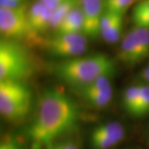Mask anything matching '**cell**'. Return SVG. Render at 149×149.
<instances>
[{"mask_svg":"<svg viewBox=\"0 0 149 149\" xmlns=\"http://www.w3.org/2000/svg\"><path fill=\"white\" fill-rule=\"evenodd\" d=\"M140 85V102H139L138 117L149 114V85L141 83Z\"/></svg>","mask_w":149,"mask_h":149,"instance_id":"ac0fdd59","label":"cell"},{"mask_svg":"<svg viewBox=\"0 0 149 149\" xmlns=\"http://www.w3.org/2000/svg\"><path fill=\"white\" fill-rule=\"evenodd\" d=\"M79 119L74 102L65 93L55 89L43 91L27 135L36 146H47L70 131Z\"/></svg>","mask_w":149,"mask_h":149,"instance_id":"6da1fadb","label":"cell"},{"mask_svg":"<svg viewBox=\"0 0 149 149\" xmlns=\"http://www.w3.org/2000/svg\"><path fill=\"white\" fill-rule=\"evenodd\" d=\"M125 134H117L98 138H90V143L92 149H110L123 140Z\"/></svg>","mask_w":149,"mask_h":149,"instance_id":"2e32d148","label":"cell"},{"mask_svg":"<svg viewBox=\"0 0 149 149\" xmlns=\"http://www.w3.org/2000/svg\"><path fill=\"white\" fill-rule=\"evenodd\" d=\"M39 1L42 2L45 6H47L48 8L54 11L65 0H39Z\"/></svg>","mask_w":149,"mask_h":149,"instance_id":"7402d4cb","label":"cell"},{"mask_svg":"<svg viewBox=\"0 0 149 149\" xmlns=\"http://www.w3.org/2000/svg\"><path fill=\"white\" fill-rule=\"evenodd\" d=\"M80 0H65L61 5L58 6L52 13L51 28L56 31L65 18L69 15L70 13L74 8L80 5Z\"/></svg>","mask_w":149,"mask_h":149,"instance_id":"5bb4252c","label":"cell"},{"mask_svg":"<svg viewBox=\"0 0 149 149\" xmlns=\"http://www.w3.org/2000/svg\"><path fill=\"white\" fill-rule=\"evenodd\" d=\"M149 56V29L133 27L121 41L118 58L128 65L140 63Z\"/></svg>","mask_w":149,"mask_h":149,"instance_id":"8992f818","label":"cell"},{"mask_svg":"<svg viewBox=\"0 0 149 149\" xmlns=\"http://www.w3.org/2000/svg\"><path fill=\"white\" fill-rule=\"evenodd\" d=\"M32 104V93L22 82L0 81V113L8 121L17 122L27 116Z\"/></svg>","mask_w":149,"mask_h":149,"instance_id":"277c9868","label":"cell"},{"mask_svg":"<svg viewBox=\"0 0 149 149\" xmlns=\"http://www.w3.org/2000/svg\"><path fill=\"white\" fill-rule=\"evenodd\" d=\"M0 149H21L18 144L11 138L6 139L2 141L0 144Z\"/></svg>","mask_w":149,"mask_h":149,"instance_id":"44dd1931","label":"cell"},{"mask_svg":"<svg viewBox=\"0 0 149 149\" xmlns=\"http://www.w3.org/2000/svg\"><path fill=\"white\" fill-rule=\"evenodd\" d=\"M53 11L48 8L39 0L32 3L27 9V18L32 28L41 34L51 28V22Z\"/></svg>","mask_w":149,"mask_h":149,"instance_id":"9c48e42d","label":"cell"},{"mask_svg":"<svg viewBox=\"0 0 149 149\" xmlns=\"http://www.w3.org/2000/svg\"><path fill=\"white\" fill-rule=\"evenodd\" d=\"M140 102V85L128 86L123 94V105L129 114L138 117Z\"/></svg>","mask_w":149,"mask_h":149,"instance_id":"4fadbf2b","label":"cell"},{"mask_svg":"<svg viewBox=\"0 0 149 149\" xmlns=\"http://www.w3.org/2000/svg\"><path fill=\"white\" fill-rule=\"evenodd\" d=\"M80 95L88 105L94 109H103L108 106L113 98L112 87L107 89H88L78 90Z\"/></svg>","mask_w":149,"mask_h":149,"instance_id":"8fae6325","label":"cell"},{"mask_svg":"<svg viewBox=\"0 0 149 149\" xmlns=\"http://www.w3.org/2000/svg\"><path fill=\"white\" fill-rule=\"evenodd\" d=\"M114 72V63L104 54L67 58L55 66V73L65 84L80 90Z\"/></svg>","mask_w":149,"mask_h":149,"instance_id":"7a4b0ae2","label":"cell"},{"mask_svg":"<svg viewBox=\"0 0 149 149\" xmlns=\"http://www.w3.org/2000/svg\"><path fill=\"white\" fill-rule=\"evenodd\" d=\"M132 20L134 27L149 29V0H142L133 8Z\"/></svg>","mask_w":149,"mask_h":149,"instance_id":"9a60e30c","label":"cell"},{"mask_svg":"<svg viewBox=\"0 0 149 149\" xmlns=\"http://www.w3.org/2000/svg\"><path fill=\"white\" fill-rule=\"evenodd\" d=\"M56 34L84 33V17L80 5L74 8L56 29Z\"/></svg>","mask_w":149,"mask_h":149,"instance_id":"7c38bea8","label":"cell"},{"mask_svg":"<svg viewBox=\"0 0 149 149\" xmlns=\"http://www.w3.org/2000/svg\"><path fill=\"white\" fill-rule=\"evenodd\" d=\"M25 0H0V8H17L24 4Z\"/></svg>","mask_w":149,"mask_h":149,"instance_id":"ffe728a7","label":"cell"},{"mask_svg":"<svg viewBox=\"0 0 149 149\" xmlns=\"http://www.w3.org/2000/svg\"><path fill=\"white\" fill-rule=\"evenodd\" d=\"M123 16L104 11L100 22V36L109 43L119 41L122 35Z\"/></svg>","mask_w":149,"mask_h":149,"instance_id":"30bf717a","label":"cell"},{"mask_svg":"<svg viewBox=\"0 0 149 149\" xmlns=\"http://www.w3.org/2000/svg\"><path fill=\"white\" fill-rule=\"evenodd\" d=\"M84 17V34L88 38L100 36V22L104 13L103 0H80Z\"/></svg>","mask_w":149,"mask_h":149,"instance_id":"ba28073f","label":"cell"},{"mask_svg":"<svg viewBox=\"0 0 149 149\" xmlns=\"http://www.w3.org/2000/svg\"><path fill=\"white\" fill-rule=\"evenodd\" d=\"M88 37L84 33L75 34H56L48 41L47 48L55 56L72 58L83 56L87 50Z\"/></svg>","mask_w":149,"mask_h":149,"instance_id":"52a82bcc","label":"cell"},{"mask_svg":"<svg viewBox=\"0 0 149 149\" xmlns=\"http://www.w3.org/2000/svg\"><path fill=\"white\" fill-rule=\"evenodd\" d=\"M141 79L143 80V83L149 85V64L141 72Z\"/></svg>","mask_w":149,"mask_h":149,"instance_id":"603a6c76","label":"cell"},{"mask_svg":"<svg viewBox=\"0 0 149 149\" xmlns=\"http://www.w3.org/2000/svg\"><path fill=\"white\" fill-rule=\"evenodd\" d=\"M32 72V63L27 51L15 40L0 42V81L22 82Z\"/></svg>","mask_w":149,"mask_h":149,"instance_id":"3957f363","label":"cell"},{"mask_svg":"<svg viewBox=\"0 0 149 149\" xmlns=\"http://www.w3.org/2000/svg\"><path fill=\"white\" fill-rule=\"evenodd\" d=\"M46 149H80L78 144L72 140L55 141L46 146Z\"/></svg>","mask_w":149,"mask_h":149,"instance_id":"d6986e66","label":"cell"},{"mask_svg":"<svg viewBox=\"0 0 149 149\" xmlns=\"http://www.w3.org/2000/svg\"><path fill=\"white\" fill-rule=\"evenodd\" d=\"M104 11L123 16L135 0H103Z\"/></svg>","mask_w":149,"mask_h":149,"instance_id":"e0dca14e","label":"cell"},{"mask_svg":"<svg viewBox=\"0 0 149 149\" xmlns=\"http://www.w3.org/2000/svg\"><path fill=\"white\" fill-rule=\"evenodd\" d=\"M0 32L4 38L35 42L39 34L31 27L25 4L17 8H0Z\"/></svg>","mask_w":149,"mask_h":149,"instance_id":"5b68a950","label":"cell"}]
</instances>
